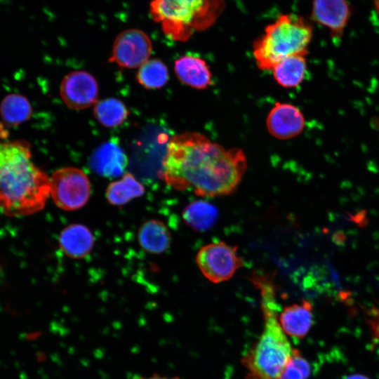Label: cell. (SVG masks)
<instances>
[{"label":"cell","instance_id":"19","mask_svg":"<svg viewBox=\"0 0 379 379\" xmlns=\"http://www.w3.org/2000/svg\"><path fill=\"white\" fill-rule=\"evenodd\" d=\"M144 192L143 185L131 173H127L121 179L108 185L105 196L110 204L121 206L142 196Z\"/></svg>","mask_w":379,"mask_h":379},{"label":"cell","instance_id":"15","mask_svg":"<svg viewBox=\"0 0 379 379\" xmlns=\"http://www.w3.org/2000/svg\"><path fill=\"white\" fill-rule=\"evenodd\" d=\"M94 239L91 230L81 224H72L65 227L59 237L62 252L72 258H82L92 250Z\"/></svg>","mask_w":379,"mask_h":379},{"label":"cell","instance_id":"9","mask_svg":"<svg viewBox=\"0 0 379 379\" xmlns=\"http://www.w3.org/2000/svg\"><path fill=\"white\" fill-rule=\"evenodd\" d=\"M60 94L68 107L84 109L98 102V83L91 74L85 71H74L62 80Z\"/></svg>","mask_w":379,"mask_h":379},{"label":"cell","instance_id":"16","mask_svg":"<svg viewBox=\"0 0 379 379\" xmlns=\"http://www.w3.org/2000/svg\"><path fill=\"white\" fill-rule=\"evenodd\" d=\"M138 240L140 246L147 252L160 254L170 247L171 236L164 222L152 219L140 227Z\"/></svg>","mask_w":379,"mask_h":379},{"label":"cell","instance_id":"11","mask_svg":"<svg viewBox=\"0 0 379 379\" xmlns=\"http://www.w3.org/2000/svg\"><path fill=\"white\" fill-rule=\"evenodd\" d=\"M267 128L274 138L286 140L300 134L305 126V119L295 106L277 102L268 113Z\"/></svg>","mask_w":379,"mask_h":379},{"label":"cell","instance_id":"10","mask_svg":"<svg viewBox=\"0 0 379 379\" xmlns=\"http://www.w3.org/2000/svg\"><path fill=\"white\" fill-rule=\"evenodd\" d=\"M351 14L347 0H312L313 20L328 29L334 39L342 38Z\"/></svg>","mask_w":379,"mask_h":379},{"label":"cell","instance_id":"7","mask_svg":"<svg viewBox=\"0 0 379 379\" xmlns=\"http://www.w3.org/2000/svg\"><path fill=\"white\" fill-rule=\"evenodd\" d=\"M196 262L205 278L214 284L230 279L244 265L237 248L223 241L202 246L197 254Z\"/></svg>","mask_w":379,"mask_h":379},{"label":"cell","instance_id":"8","mask_svg":"<svg viewBox=\"0 0 379 379\" xmlns=\"http://www.w3.org/2000/svg\"><path fill=\"white\" fill-rule=\"evenodd\" d=\"M152 49L149 36L142 31L129 29L115 39L109 62L121 67H140L149 60Z\"/></svg>","mask_w":379,"mask_h":379},{"label":"cell","instance_id":"12","mask_svg":"<svg viewBox=\"0 0 379 379\" xmlns=\"http://www.w3.org/2000/svg\"><path fill=\"white\" fill-rule=\"evenodd\" d=\"M91 169L105 178H117L124 175L128 158L115 141H108L95 149L89 159Z\"/></svg>","mask_w":379,"mask_h":379},{"label":"cell","instance_id":"21","mask_svg":"<svg viewBox=\"0 0 379 379\" xmlns=\"http://www.w3.org/2000/svg\"><path fill=\"white\" fill-rule=\"evenodd\" d=\"M93 113L102 126L109 128L121 124L128 116L125 105L121 100L113 98L98 101L94 105Z\"/></svg>","mask_w":379,"mask_h":379},{"label":"cell","instance_id":"2","mask_svg":"<svg viewBox=\"0 0 379 379\" xmlns=\"http://www.w3.org/2000/svg\"><path fill=\"white\" fill-rule=\"evenodd\" d=\"M50 195V178L33 163L25 141L0 143V210L8 216L41 211Z\"/></svg>","mask_w":379,"mask_h":379},{"label":"cell","instance_id":"14","mask_svg":"<svg viewBox=\"0 0 379 379\" xmlns=\"http://www.w3.org/2000/svg\"><path fill=\"white\" fill-rule=\"evenodd\" d=\"M175 72L185 84L198 89L208 87L212 75L208 65L203 59L194 55H184L175 62Z\"/></svg>","mask_w":379,"mask_h":379},{"label":"cell","instance_id":"22","mask_svg":"<svg viewBox=\"0 0 379 379\" xmlns=\"http://www.w3.org/2000/svg\"><path fill=\"white\" fill-rule=\"evenodd\" d=\"M137 79L146 88H159L168 81V71L161 60H148L139 67Z\"/></svg>","mask_w":379,"mask_h":379},{"label":"cell","instance_id":"5","mask_svg":"<svg viewBox=\"0 0 379 379\" xmlns=\"http://www.w3.org/2000/svg\"><path fill=\"white\" fill-rule=\"evenodd\" d=\"M313 29L300 16L281 15L269 25L253 44V55L259 69L271 70L281 60L295 55H307Z\"/></svg>","mask_w":379,"mask_h":379},{"label":"cell","instance_id":"25","mask_svg":"<svg viewBox=\"0 0 379 379\" xmlns=\"http://www.w3.org/2000/svg\"><path fill=\"white\" fill-rule=\"evenodd\" d=\"M375 11L379 17V0H373Z\"/></svg>","mask_w":379,"mask_h":379},{"label":"cell","instance_id":"3","mask_svg":"<svg viewBox=\"0 0 379 379\" xmlns=\"http://www.w3.org/2000/svg\"><path fill=\"white\" fill-rule=\"evenodd\" d=\"M251 279L260 291L264 323L259 338L242 360L247 371L246 379H279L295 348L280 326L271 279L258 274Z\"/></svg>","mask_w":379,"mask_h":379},{"label":"cell","instance_id":"4","mask_svg":"<svg viewBox=\"0 0 379 379\" xmlns=\"http://www.w3.org/2000/svg\"><path fill=\"white\" fill-rule=\"evenodd\" d=\"M224 7V0H152L149 12L167 36L183 41L211 26Z\"/></svg>","mask_w":379,"mask_h":379},{"label":"cell","instance_id":"1","mask_svg":"<svg viewBox=\"0 0 379 379\" xmlns=\"http://www.w3.org/2000/svg\"><path fill=\"white\" fill-rule=\"evenodd\" d=\"M246 166L241 149H227L201 134L184 133L168 142L161 175L175 190L213 197L233 193Z\"/></svg>","mask_w":379,"mask_h":379},{"label":"cell","instance_id":"18","mask_svg":"<svg viewBox=\"0 0 379 379\" xmlns=\"http://www.w3.org/2000/svg\"><path fill=\"white\" fill-rule=\"evenodd\" d=\"M218 217V211L216 207L204 200L191 202L182 211L185 222L199 232H204L212 227Z\"/></svg>","mask_w":379,"mask_h":379},{"label":"cell","instance_id":"23","mask_svg":"<svg viewBox=\"0 0 379 379\" xmlns=\"http://www.w3.org/2000/svg\"><path fill=\"white\" fill-rule=\"evenodd\" d=\"M311 373L309 362L295 349L279 379H307Z\"/></svg>","mask_w":379,"mask_h":379},{"label":"cell","instance_id":"13","mask_svg":"<svg viewBox=\"0 0 379 379\" xmlns=\"http://www.w3.org/2000/svg\"><path fill=\"white\" fill-rule=\"evenodd\" d=\"M313 305L307 300L286 306L279 314L280 326L288 337L302 338L313 323Z\"/></svg>","mask_w":379,"mask_h":379},{"label":"cell","instance_id":"6","mask_svg":"<svg viewBox=\"0 0 379 379\" xmlns=\"http://www.w3.org/2000/svg\"><path fill=\"white\" fill-rule=\"evenodd\" d=\"M91 193L90 180L78 168H61L50 178V195L56 206L62 210L81 208L88 201Z\"/></svg>","mask_w":379,"mask_h":379},{"label":"cell","instance_id":"17","mask_svg":"<svg viewBox=\"0 0 379 379\" xmlns=\"http://www.w3.org/2000/svg\"><path fill=\"white\" fill-rule=\"evenodd\" d=\"M305 55L289 56L276 64L271 70L277 82L285 88H294L304 80L307 72Z\"/></svg>","mask_w":379,"mask_h":379},{"label":"cell","instance_id":"20","mask_svg":"<svg viewBox=\"0 0 379 379\" xmlns=\"http://www.w3.org/2000/svg\"><path fill=\"white\" fill-rule=\"evenodd\" d=\"M32 109L30 102L23 95L12 93L6 95L0 105L3 120L10 125H18L29 119Z\"/></svg>","mask_w":379,"mask_h":379},{"label":"cell","instance_id":"26","mask_svg":"<svg viewBox=\"0 0 379 379\" xmlns=\"http://www.w3.org/2000/svg\"><path fill=\"white\" fill-rule=\"evenodd\" d=\"M180 379V378H179Z\"/></svg>","mask_w":379,"mask_h":379},{"label":"cell","instance_id":"24","mask_svg":"<svg viewBox=\"0 0 379 379\" xmlns=\"http://www.w3.org/2000/svg\"><path fill=\"white\" fill-rule=\"evenodd\" d=\"M344 379H370V378L368 376L363 374L354 373V374H351L346 376Z\"/></svg>","mask_w":379,"mask_h":379}]
</instances>
